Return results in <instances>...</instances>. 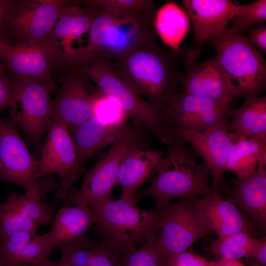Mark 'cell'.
<instances>
[{"mask_svg": "<svg viewBox=\"0 0 266 266\" xmlns=\"http://www.w3.org/2000/svg\"><path fill=\"white\" fill-rule=\"evenodd\" d=\"M178 52L156 40L137 46L114 59L116 72L139 95L162 110L176 97L184 77Z\"/></svg>", "mask_w": 266, "mask_h": 266, "instance_id": "6da1fadb", "label": "cell"}, {"mask_svg": "<svg viewBox=\"0 0 266 266\" xmlns=\"http://www.w3.org/2000/svg\"><path fill=\"white\" fill-rule=\"evenodd\" d=\"M84 9L90 19L89 40L86 45L75 48L66 56L70 64L94 55L115 59L137 46L156 40L155 14Z\"/></svg>", "mask_w": 266, "mask_h": 266, "instance_id": "7a4b0ae2", "label": "cell"}, {"mask_svg": "<svg viewBox=\"0 0 266 266\" xmlns=\"http://www.w3.org/2000/svg\"><path fill=\"white\" fill-rule=\"evenodd\" d=\"M186 143L177 136L166 146V154L159 165L157 175L146 189L134 194V202L144 197H152L160 210L176 198L203 197L216 193L209 184V168L204 162H197L198 155Z\"/></svg>", "mask_w": 266, "mask_h": 266, "instance_id": "3957f363", "label": "cell"}, {"mask_svg": "<svg viewBox=\"0 0 266 266\" xmlns=\"http://www.w3.org/2000/svg\"><path fill=\"white\" fill-rule=\"evenodd\" d=\"M74 66L95 83L103 96L116 101L133 124L154 135L166 146L173 141L175 136L162 111L145 101L116 72L109 59L91 56Z\"/></svg>", "mask_w": 266, "mask_h": 266, "instance_id": "277c9868", "label": "cell"}, {"mask_svg": "<svg viewBox=\"0 0 266 266\" xmlns=\"http://www.w3.org/2000/svg\"><path fill=\"white\" fill-rule=\"evenodd\" d=\"M91 208L97 217L95 234L121 254L159 233L160 210L140 209L133 200L110 199Z\"/></svg>", "mask_w": 266, "mask_h": 266, "instance_id": "5b68a950", "label": "cell"}, {"mask_svg": "<svg viewBox=\"0 0 266 266\" xmlns=\"http://www.w3.org/2000/svg\"><path fill=\"white\" fill-rule=\"evenodd\" d=\"M149 134L132 123L127 124L109 150L86 172L81 187L78 189L72 187L64 202L93 207L110 199L123 159L133 150L148 148Z\"/></svg>", "mask_w": 266, "mask_h": 266, "instance_id": "8992f818", "label": "cell"}, {"mask_svg": "<svg viewBox=\"0 0 266 266\" xmlns=\"http://www.w3.org/2000/svg\"><path fill=\"white\" fill-rule=\"evenodd\" d=\"M209 40L238 97L256 98L266 88V61L246 36L226 28Z\"/></svg>", "mask_w": 266, "mask_h": 266, "instance_id": "52a82bcc", "label": "cell"}, {"mask_svg": "<svg viewBox=\"0 0 266 266\" xmlns=\"http://www.w3.org/2000/svg\"><path fill=\"white\" fill-rule=\"evenodd\" d=\"M160 210L156 244L166 261L170 256L186 251L200 239L215 234L202 198L180 199Z\"/></svg>", "mask_w": 266, "mask_h": 266, "instance_id": "ba28073f", "label": "cell"}, {"mask_svg": "<svg viewBox=\"0 0 266 266\" xmlns=\"http://www.w3.org/2000/svg\"><path fill=\"white\" fill-rule=\"evenodd\" d=\"M52 34L34 43L0 44V61L8 78H23L55 89L51 72L54 67L67 68L66 55Z\"/></svg>", "mask_w": 266, "mask_h": 266, "instance_id": "9c48e42d", "label": "cell"}, {"mask_svg": "<svg viewBox=\"0 0 266 266\" xmlns=\"http://www.w3.org/2000/svg\"><path fill=\"white\" fill-rule=\"evenodd\" d=\"M8 79L14 100L21 109L10 110L7 121L20 127L29 142L37 145L53 121L51 93L54 89L34 80Z\"/></svg>", "mask_w": 266, "mask_h": 266, "instance_id": "30bf717a", "label": "cell"}, {"mask_svg": "<svg viewBox=\"0 0 266 266\" xmlns=\"http://www.w3.org/2000/svg\"><path fill=\"white\" fill-rule=\"evenodd\" d=\"M39 164L29 152L17 127L0 120V179L23 187L25 193L42 198L54 185L50 179H38Z\"/></svg>", "mask_w": 266, "mask_h": 266, "instance_id": "8fae6325", "label": "cell"}, {"mask_svg": "<svg viewBox=\"0 0 266 266\" xmlns=\"http://www.w3.org/2000/svg\"><path fill=\"white\" fill-rule=\"evenodd\" d=\"M47 132L41 150L38 179L40 181L49 174H58L61 183L55 197L63 200L83 171L84 164L79 159L74 140L66 125L53 119Z\"/></svg>", "mask_w": 266, "mask_h": 266, "instance_id": "7c38bea8", "label": "cell"}, {"mask_svg": "<svg viewBox=\"0 0 266 266\" xmlns=\"http://www.w3.org/2000/svg\"><path fill=\"white\" fill-rule=\"evenodd\" d=\"M68 1L15 0L5 20L4 34L13 44L34 43L48 37Z\"/></svg>", "mask_w": 266, "mask_h": 266, "instance_id": "4fadbf2b", "label": "cell"}, {"mask_svg": "<svg viewBox=\"0 0 266 266\" xmlns=\"http://www.w3.org/2000/svg\"><path fill=\"white\" fill-rule=\"evenodd\" d=\"M232 108L231 105L207 98L178 94L162 113L175 135L182 130L206 132L220 127L229 129Z\"/></svg>", "mask_w": 266, "mask_h": 266, "instance_id": "5bb4252c", "label": "cell"}, {"mask_svg": "<svg viewBox=\"0 0 266 266\" xmlns=\"http://www.w3.org/2000/svg\"><path fill=\"white\" fill-rule=\"evenodd\" d=\"M178 53L184 63L186 71L181 84L183 94L207 98L227 105H230L238 97L235 88L215 56L200 64L196 61L200 53L197 49H180Z\"/></svg>", "mask_w": 266, "mask_h": 266, "instance_id": "9a60e30c", "label": "cell"}, {"mask_svg": "<svg viewBox=\"0 0 266 266\" xmlns=\"http://www.w3.org/2000/svg\"><path fill=\"white\" fill-rule=\"evenodd\" d=\"M101 94L77 67H68L53 100V119L69 129L80 125L93 116L95 102Z\"/></svg>", "mask_w": 266, "mask_h": 266, "instance_id": "2e32d148", "label": "cell"}, {"mask_svg": "<svg viewBox=\"0 0 266 266\" xmlns=\"http://www.w3.org/2000/svg\"><path fill=\"white\" fill-rule=\"evenodd\" d=\"M241 133L231 132L226 127L215 128L206 132L182 130L175 135L182 137L192 146L209 168L213 176L214 191L220 195L229 188L224 178L230 150Z\"/></svg>", "mask_w": 266, "mask_h": 266, "instance_id": "e0dca14e", "label": "cell"}, {"mask_svg": "<svg viewBox=\"0 0 266 266\" xmlns=\"http://www.w3.org/2000/svg\"><path fill=\"white\" fill-rule=\"evenodd\" d=\"M266 164L259 163L256 173L247 177H236L226 194L264 234L266 229Z\"/></svg>", "mask_w": 266, "mask_h": 266, "instance_id": "ac0fdd59", "label": "cell"}, {"mask_svg": "<svg viewBox=\"0 0 266 266\" xmlns=\"http://www.w3.org/2000/svg\"><path fill=\"white\" fill-rule=\"evenodd\" d=\"M190 19L194 39L200 45L220 33L233 16L236 5L230 0H183Z\"/></svg>", "mask_w": 266, "mask_h": 266, "instance_id": "d6986e66", "label": "cell"}, {"mask_svg": "<svg viewBox=\"0 0 266 266\" xmlns=\"http://www.w3.org/2000/svg\"><path fill=\"white\" fill-rule=\"evenodd\" d=\"M163 156L162 150L149 148L136 149L129 153L123 159L117 174V185L122 188L120 197L133 200L138 188L156 173Z\"/></svg>", "mask_w": 266, "mask_h": 266, "instance_id": "ffe728a7", "label": "cell"}, {"mask_svg": "<svg viewBox=\"0 0 266 266\" xmlns=\"http://www.w3.org/2000/svg\"><path fill=\"white\" fill-rule=\"evenodd\" d=\"M202 200L213 231L218 237L237 232L256 235L255 226L231 200L223 199L217 193Z\"/></svg>", "mask_w": 266, "mask_h": 266, "instance_id": "44dd1931", "label": "cell"}, {"mask_svg": "<svg viewBox=\"0 0 266 266\" xmlns=\"http://www.w3.org/2000/svg\"><path fill=\"white\" fill-rule=\"evenodd\" d=\"M126 125H109L92 116L80 125L69 129L80 161L84 164L99 150L111 144Z\"/></svg>", "mask_w": 266, "mask_h": 266, "instance_id": "7402d4cb", "label": "cell"}, {"mask_svg": "<svg viewBox=\"0 0 266 266\" xmlns=\"http://www.w3.org/2000/svg\"><path fill=\"white\" fill-rule=\"evenodd\" d=\"M97 222V217L88 205H75L61 208L56 215L50 232L57 247L87 234Z\"/></svg>", "mask_w": 266, "mask_h": 266, "instance_id": "603a6c76", "label": "cell"}, {"mask_svg": "<svg viewBox=\"0 0 266 266\" xmlns=\"http://www.w3.org/2000/svg\"><path fill=\"white\" fill-rule=\"evenodd\" d=\"M229 130L266 144V97L244 99L241 106L232 108Z\"/></svg>", "mask_w": 266, "mask_h": 266, "instance_id": "cb8c5ba5", "label": "cell"}, {"mask_svg": "<svg viewBox=\"0 0 266 266\" xmlns=\"http://www.w3.org/2000/svg\"><path fill=\"white\" fill-rule=\"evenodd\" d=\"M154 29L162 40L176 52L190 27L185 12L173 1L166 3L157 10L154 20Z\"/></svg>", "mask_w": 266, "mask_h": 266, "instance_id": "d4e9b609", "label": "cell"}, {"mask_svg": "<svg viewBox=\"0 0 266 266\" xmlns=\"http://www.w3.org/2000/svg\"><path fill=\"white\" fill-rule=\"evenodd\" d=\"M259 163L266 164V144L240 134L230 150L227 169L245 178L256 173Z\"/></svg>", "mask_w": 266, "mask_h": 266, "instance_id": "484cf974", "label": "cell"}, {"mask_svg": "<svg viewBox=\"0 0 266 266\" xmlns=\"http://www.w3.org/2000/svg\"><path fill=\"white\" fill-rule=\"evenodd\" d=\"M90 26V19L86 11L68 1L63 7L52 34L59 40L61 39V46L66 56L74 49L72 44L88 33Z\"/></svg>", "mask_w": 266, "mask_h": 266, "instance_id": "4316f807", "label": "cell"}, {"mask_svg": "<svg viewBox=\"0 0 266 266\" xmlns=\"http://www.w3.org/2000/svg\"><path fill=\"white\" fill-rule=\"evenodd\" d=\"M265 241L266 236L256 239L248 233L237 232L218 237L208 249L221 258L240 259L255 255Z\"/></svg>", "mask_w": 266, "mask_h": 266, "instance_id": "83f0119b", "label": "cell"}, {"mask_svg": "<svg viewBox=\"0 0 266 266\" xmlns=\"http://www.w3.org/2000/svg\"><path fill=\"white\" fill-rule=\"evenodd\" d=\"M42 198L36 194L12 193L3 202L12 210L40 226L50 222L57 203V201L44 202Z\"/></svg>", "mask_w": 266, "mask_h": 266, "instance_id": "f1b7e54d", "label": "cell"}, {"mask_svg": "<svg viewBox=\"0 0 266 266\" xmlns=\"http://www.w3.org/2000/svg\"><path fill=\"white\" fill-rule=\"evenodd\" d=\"M57 247L49 232L35 235L20 255L15 266H48L50 255Z\"/></svg>", "mask_w": 266, "mask_h": 266, "instance_id": "f546056e", "label": "cell"}, {"mask_svg": "<svg viewBox=\"0 0 266 266\" xmlns=\"http://www.w3.org/2000/svg\"><path fill=\"white\" fill-rule=\"evenodd\" d=\"M99 242L87 234L68 240L59 247L61 252L59 266H88L92 252Z\"/></svg>", "mask_w": 266, "mask_h": 266, "instance_id": "4dcf8cb0", "label": "cell"}, {"mask_svg": "<svg viewBox=\"0 0 266 266\" xmlns=\"http://www.w3.org/2000/svg\"><path fill=\"white\" fill-rule=\"evenodd\" d=\"M157 235L148 238L139 246L124 252L121 256L122 266H165L166 261L156 246Z\"/></svg>", "mask_w": 266, "mask_h": 266, "instance_id": "1f68e13d", "label": "cell"}, {"mask_svg": "<svg viewBox=\"0 0 266 266\" xmlns=\"http://www.w3.org/2000/svg\"><path fill=\"white\" fill-rule=\"evenodd\" d=\"M85 9H99L113 13H140L155 14L156 6L152 0H89Z\"/></svg>", "mask_w": 266, "mask_h": 266, "instance_id": "d6a6232c", "label": "cell"}, {"mask_svg": "<svg viewBox=\"0 0 266 266\" xmlns=\"http://www.w3.org/2000/svg\"><path fill=\"white\" fill-rule=\"evenodd\" d=\"M231 21V28L240 33L254 25H264L266 21V0H257L248 4L237 5Z\"/></svg>", "mask_w": 266, "mask_h": 266, "instance_id": "836d02e7", "label": "cell"}, {"mask_svg": "<svg viewBox=\"0 0 266 266\" xmlns=\"http://www.w3.org/2000/svg\"><path fill=\"white\" fill-rule=\"evenodd\" d=\"M39 226L0 201V241L20 231L36 233Z\"/></svg>", "mask_w": 266, "mask_h": 266, "instance_id": "e575fe53", "label": "cell"}, {"mask_svg": "<svg viewBox=\"0 0 266 266\" xmlns=\"http://www.w3.org/2000/svg\"><path fill=\"white\" fill-rule=\"evenodd\" d=\"M36 233L17 232L0 241V257L6 266H15L20 255Z\"/></svg>", "mask_w": 266, "mask_h": 266, "instance_id": "d590c367", "label": "cell"}, {"mask_svg": "<svg viewBox=\"0 0 266 266\" xmlns=\"http://www.w3.org/2000/svg\"><path fill=\"white\" fill-rule=\"evenodd\" d=\"M93 116L111 126L121 127L127 124L128 117L120 106L102 94L95 102Z\"/></svg>", "mask_w": 266, "mask_h": 266, "instance_id": "8d00e7d4", "label": "cell"}, {"mask_svg": "<svg viewBox=\"0 0 266 266\" xmlns=\"http://www.w3.org/2000/svg\"><path fill=\"white\" fill-rule=\"evenodd\" d=\"M121 254L100 242L93 250L88 266H122Z\"/></svg>", "mask_w": 266, "mask_h": 266, "instance_id": "74e56055", "label": "cell"}, {"mask_svg": "<svg viewBox=\"0 0 266 266\" xmlns=\"http://www.w3.org/2000/svg\"><path fill=\"white\" fill-rule=\"evenodd\" d=\"M209 262L190 250L170 256L166 260L165 266H210Z\"/></svg>", "mask_w": 266, "mask_h": 266, "instance_id": "f35d334b", "label": "cell"}, {"mask_svg": "<svg viewBox=\"0 0 266 266\" xmlns=\"http://www.w3.org/2000/svg\"><path fill=\"white\" fill-rule=\"evenodd\" d=\"M8 107L13 110L17 105L12 97L9 80L0 62V114Z\"/></svg>", "mask_w": 266, "mask_h": 266, "instance_id": "ab89813d", "label": "cell"}, {"mask_svg": "<svg viewBox=\"0 0 266 266\" xmlns=\"http://www.w3.org/2000/svg\"><path fill=\"white\" fill-rule=\"evenodd\" d=\"M246 36L251 44L260 52L266 53V25L248 29L247 35Z\"/></svg>", "mask_w": 266, "mask_h": 266, "instance_id": "60d3db41", "label": "cell"}, {"mask_svg": "<svg viewBox=\"0 0 266 266\" xmlns=\"http://www.w3.org/2000/svg\"><path fill=\"white\" fill-rule=\"evenodd\" d=\"M248 266H266V241L263 243L257 253L252 257L246 258Z\"/></svg>", "mask_w": 266, "mask_h": 266, "instance_id": "b9f144b4", "label": "cell"}, {"mask_svg": "<svg viewBox=\"0 0 266 266\" xmlns=\"http://www.w3.org/2000/svg\"><path fill=\"white\" fill-rule=\"evenodd\" d=\"M15 2V0H0V33L4 34L5 20Z\"/></svg>", "mask_w": 266, "mask_h": 266, "instance_id": "7bdbcfd3", "label": "cell"}, {"mask_svg": "<svg viewBox=\"0 0 266 266\" xmlns=\"http://www.w3.org/2000/svg\"><path fill=\"white\" fill-rule=\"evenodd\" d=\"M210 266H248L240 259H228L221 258L216 261H210Z\"/></svg>", "mask_w": 266, "mask_h": 266, "instance_id": "ee69618b", "label": "cell"}, {"mask_svg": "<svg viewBox=\"0 0 266 266\" xmlns=\"http://www.w3.org/2000/svg\"><path fill=\"white\" fill-rule=\"evenodd\" d=\"M0 44H11L12 43L7 35L0 33Z\"/></svg>", "mask_w": 266, "mask_h": 266, "instance_id": "f6af8a7d", "label": "cell"}, {"mask_svg": "<svg viewBox=\"0 0 266 266\" xmlns=\"http://www.w3.org/2000/svg\"><path fill=\"white\" fill-rule=\"evenodd\" d=\"M0 266H6L0 257Z\"/></svg>", "mask_w": 266, "mask_h": 266, "instance_id": "bcb514c9", "label": "cell"}, {"mask_svg": "<svg viewBox=\"0 0 266 266\" xmlns=\"http://www.w3.org/2000/svg\"><path fill=\"white\" fill-rule=\"evenodd\" d=\"M49 266H58L56 263L52 262L51 263V264Z\"/></svg>", "mask_w": 266, "mask_h": 266, "instance_id": "7dc6e473", "label": "cell"}]
</instances>
